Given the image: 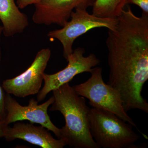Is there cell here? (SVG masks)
<instances>
[{
	"label": "cell",
	"mask_w": 148,
	"mask_h": 148,
	"mask_svg": "<svg viewBox=\"0 0 148 148\" xmlns=\"http://www.w3.org/2000/svg\"><path fill=\"white\" fill-rule=\"evenodd\" d=\"M106 41L110 68L108 84L119 92H139L148 79V14L135 15L128 6L117 18Z\"/></svg>",
	"instance_id": "cell-1"
},
{
	"label": "cell",
	"mask_w": 148,
	"mask_h": 148,
	"mask_svg": "<svg viewBox=\"0 0 148 148\" xmlns=\"http://www.w3.org/2000/svg\"><path fill=\"white\" fill-rule=\"evenodd\" d=\"M52 91L54 100L49 110L59 111L65 120V125L61 129V138L75 148H99L90 133V108L85 98L78 95L69 83Z\"/></svg>",
	"instance_id": "cell-2"
},
{
	"label": "cell",
	"mask_w": 148,
	"mask_h": 148,
	"mask_svg": "<svg viewBox=\"0 0 148 148\" xmlns=\"http://www.w3.org/2000/svg\"><path fill=\"white\" fill-rule=\"evenodd\" d=\"M91 136L99 148H137L135 145L140 138L131 125L114 114L95 108L88 113Z\"/></svg>",
	"instance_id": "cell-3"
},
{
	"label": "cell",
	"mask_w": 148,
	"mask_h": 148,
	"mask_svg": "<svg viewBox=\"0 0 148 148\" xmlns=\"http://www.w3.org/2000/svg\"><path fill=\"white\" fill-rule=\"evenodd\" d=\"M90 73L91 76L87 80L73 86L77 94L87 98L92 108L111 112L123 121L137 127L134 121L123 108L119 92L104 82L102 68L96 66Z\"/></svg>",
	"instance_id": "cell-4"
},
{
	"label": "cell",
	"mask_w": 148,
	"mask_h": 148,
	"mask_svg": "<svg viewBox=\"0 0 148 148\" xmlns=\"http://www.w3.org/2000/svg\"><path fill=\"white\" fill-rule=\"evenodd\" d=\"M71 20L61 29L50 31L47 36L56 39L63 46V55L66 60L73 53V46L77 38L95 28H106L114 30L117 24V18L98 17L88 13L86 10L76 9L72 12Z\"/></svg>",
	"instance_id": "cell-5"
},
{
	"label": "cell",
	"mask_w": 148,
	"mask_h": 148,
	"mask_svg": "<svg viewBox=\"0 0 148 148\" xmlns=\"http://www.w3.org/2000/svg\"><path fill=\"white\" fill-rule=\"evenodd\" d=\"M85 51L79 47L73 50L67 61L68 64L65 69L53 74L44 73V85L37 95V101L41 102L48 94L65 84L69 83L74 77L84 73H90L94 67L98 66L100 61L94 53L84 56Z\"/></svg>",
	"instance_id": "cell-6"
},
{
	"label": "cell",
	"mask_w": 148,
	"mask_h": 148,
	"mask_svg": "<svg viewBox=\"0 0 148 148\" xmlns=\"http://www.w3.org/2000/svg\"><path fill=\"white\" fill-rule=\"evenodd\" d=\"M51 55L49 49H42L37 53L32 65L24 73L3 82L4 90L18 98L38 94L43 81L45 71Z\"/></svg>",
	"instance_id": "cell-7"
},
{
	"label": "cell",
	"mask_w": 148,
	"mask_h": 148,
	"mask_svg": "<svg viewBox=\"0 0 148 148\" xmlns=\"http://www.w3.org/2000/svg\"><path fill=\"white\" fill-rule=\"evenodd\" d=\"M51 96L44 103L39 105V102L34 98L29 100L27 106H22L10 94L5 96V120L8 125L24 120L29 121L31 123H38L53 132L58 139L61 138V129L56 127L51 120L48 114V109L54 102Z\"/></svg>",
	"instance_id": "cell-8"
},
{
	"label": "cell",
	"mask_w": 148,
	"mask_h": 148,
	"mask_svg": "<svg viewBox=\"0 0 148 148\" xmlns=\"http://www.w3.org/2000/svg\"><path fill=\"white\" fill-rule=\"evenodd\" d=\"M95 0H38L34 5L36 9L33 22L37 24L49 26L56 24L64 27L71 18L74 9L86 10L92 6Z\"/></svg>",
	"instance_id": "cell-9"
},
{
	"label": "cell",
	"mask_w": 148,
	"mask_h": 148,
	"mask_svg": "<svg viewBox=\"0 0 148 148\" xmlns=\"http://www.w3.org/2000/svg\"><path fill=\"white\" fill-rule=\"evenodd\" d=\"M4 138L9 142L20 139L42 148H63L68 145L66 139H56L45 127L31 123L17 122L12 127L8 126Z\"/></svg>",
	"instance_id": "cell-10"
},
{
	"label": "cell",
	"mask_w": 148,
	"mask_h": 148,
	"mask_svg": "<svg viewBox=\"0 0 148 148\" xmlns=\"http://www.w3.org/2000/svg\"><path fill=\"white\" fill-rule=\"evenodd\" d=\"M0 20L6 37L21 34L29 25L28 16L19 10L14 0H0Z\"/></svg>",
	"instance_id": "cell-11"
},
{
	"label": "cell",
	"mask_w": 148,
	"mask_h": 148,
	"mask_svg": "<svg viewBox=\"0 0 148 148\" xmlns=\"http://www.w3.org/2000/svg\"><path fill=\"white\" fill-rule=\"evenodd\" d=\"M126 4V0H95L92 14L101 18H116Z\"/></svg>",
	"instance_id": "cell-12"
},
{
	"label": "cell",
	"mask_w": 148,
	"mask_h": 148,
	"mask_svg": "<svg viewBox=\"0 0 148 148\" xmlns=\"http://www.w3.org/2000/svg\"><path fill=\"white\" fill-rule=\"evenodd\" d=\"M3 34L2 26H0V62L1 58V36ZM5 95L0 85V120L5 119V117L6 112L5 109Z\"/></svg>",
	"instance_id": "cell-13"
},
{
	"label": "cell",
	"mask_w": 148,
	"mask_h": 148,
	"mask_svg": "<svg viewBox=\"0 0 148 148\" xmlns=\"http://www.w3.org/2000/svg\"><path fill=\"white\" fill-rule=\"evenodd\" d=\"M126 3L138 5L142 9L143 13L148 14V0H126Z\"/></svg>",
	"instance_id": "cell-14"
},
{
	"label": "cell",
	"mask_w": 148,
	"mask_h": 148,
	"mask_svg": "<svg viewBox=\"0 0 148 148\" xmlns=\"http://www.w3.org/2000/svg\"><path fill=\"white\" fill-rule=\"evenodd\" d=\"M38 0H16V3L18 8L24 9L30 5L35 4Z\"/></svg>",
	"instance_id": "cell-15"
},
{
	"label": "cell",
	"mask_w": 148,
	"mask_h": 148,
	"mask_svg": "<svg viewBox=\"0 0 148 148\" xmlns=\"http://www.w3.org/2000/svg\"><path fill=\"white\" fill-rule=\"evenodd\" d=\"M8 126L5 120H0V138H4L5 134L6 129Z\"/></svg>",
	"instance_id": "cell-16"
}]
</instances>
